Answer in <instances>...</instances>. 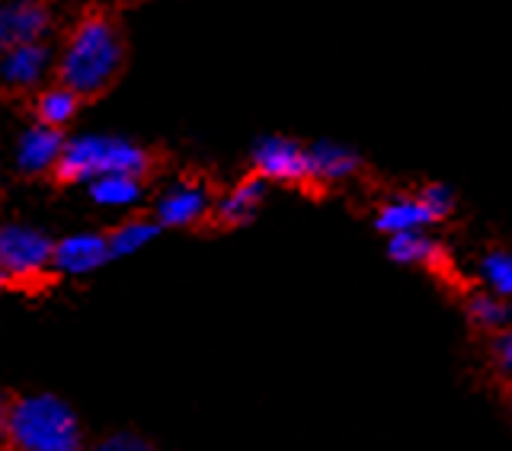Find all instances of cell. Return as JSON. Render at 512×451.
<instances>
[{"label": "cell", "mask_w": 512, "mask_h": 451, "mask_svg": "<svg viewBox=\"0 0 512 451\" xmlns=\"http://www.w3.org/2000/svg\"><path fill=\"white\" fill-rule=\"evenodd\" d=\"M122 61L125 42L119 26L106 13H87L64 39L55 68L61 84L84 100V96H100L119 77Z\"/></svg>", "instance_id": "obj_1"}, {"label": "cell", "mask_w": 512, "mask_h": 451, "mask_svg": "<svg viewBox=\"0 0 512 451\" xmlns=\"http://www.w3.org/2000/svg\"><path fill=\"white\" fill-rule=\"evenodd\" d=\"M7 439L23 451H77L84 442L77 413L55 394H29L10 404Z\"/></svg>", "instance_id": "obj_2"}, {"label": "cell", "mask_w": 512, "mask_h": 451, "mask_svg": "<svg viewBox=\"0 0 512 451\" xmlns=\"http://www.w3.org/2000/svg\"><path fill=\"white\" fill-rule=\"evenodd\" d=\"M151 167V157L141 144L119 135H77L64 138V151L58 157V180L64 183H90L103 173H138L144 176Z\"/></svg>", "instance_id": "obj_3"}, {"label": "cell", "mask_w": 512, "mask_h": 451, "mask_svg": "<svg viewBox=\"0 0 512 451\" xmlns=\"http://www.w3.org/2000/svg\"><path fill=\"white\" fill-rule=\"evenodd\" d=\"M55 240L29 224H0V269L7 282H32L52 269Z\"/></svg>", "instance_id": "obj_4"}, {"label": "cell", "mask_w": 512, "mask_h": 451, "mask_svg": "<svg viewBox=\"0 0 512 451\" xmlns=\"http://www.w3.org/2000/svg\"><path fill=\"white\" fill-rule=\"evenodd\" d=\"M253 173L263 176L266 183H311L308 173V148L295 138L285 135H266L253 148Z\"/></svg>", "instance_id": "obj_5"}, {"label": "cell", "mask_w": 512, "mask_h": 451, "mask_svg": "<svg viewBox=\"0 0 512 451\" xmlns=\"http://www.w3.org/2000/svg\"><path fill=\"white\" fill-rule=\"evenodd\" d=\"M112 260L109 253V240L106 234L96 231H77L55 240L52 250V269L61 276H90V272H100Z\"/></svg>", "instance_id": "obj_6"}, {"label": "cell", "mask_w": 512, "mask_h": 451, "mask_svg": "<svg viewBox=\"0 0 512 451\" xmlns=\"http://www.w3.org/2000/svg\"><path fill=\"white\" fill-rule=\"evenodd\" d=\"M212 212V196L196 180H183L164 189V196L154 205V221L160 228H192Z\"/></svg>", "instance_id": "obj_7"}, {"label": "cell", "mask_w": 512, "mask_h": 451, "mask_svg": "<svg viewBox=\"0 0 512 451\" xmlns=\"http://www.w3.org/2000/svg\"><path fill=\"white\" fill-rule=\"evenodd\" d=\"M48 68H55V55L42 39L10 45L7 52H0V80L13 90L36 87Z\"/></svg>", "instance_id": "obj_8"}, {"label": "cell", "mask_w": 512, "mask_h": 451, "mask_svg": "<svg viewBox=\"0 0 512 451\" xmlns=\"http://www.w3.org/2000/svg\"><path fill=\"white\" fill-rule=\"evenodd\" d=\"M52 29V13L42 0H10L0 4V52H7L10 45L45 39Z\"/></svg>", "instance_id": "obj_9"}, {"label": "cell", "mask_w": 512, "mask_h": 451, "mask_svg": "<svg viewBox=\"0 0 512 451\" xmlns=\"http://www.w3.org/2000/svg\"><path fill=\"white\" fill-rule=\"evenodd\" d=\"M61 151H64L61 128L36 122L20 135V141H16V167H20V173H26V176L55 173Z\"/></svg>", "instance_id": "obj_10"}, {"label": "cell", "mask_w": 512, "mask_h": 451, "mask_svg": "<svg viewBox=\"0 0 512 451\" xmlns=\"http://www.w3.org/2000/svg\"><path fill=\"white\" fill-rule=\"evenodd\" d=\"M266 189L269 183L263 180V176H244L240 183H234L224 196L218 199L215 205V218L221 224H228V228H240V224H247L256 218V212L263 208L266 202Z\"/></svg>", "instance_id": "obj_11"}, {"label": "cell", "mask_w": 512, "mask_h": 451, "mask_svg": "<svg viewBox=\"0 0 512 451\" xmlns=\"http://www.w3.org/2000/svg\"><path fill=\"white\" fill-rule=\"evenodd\" d=\"M359 167H362V157H359V151H352L349 144L317 141L308 148L311 183H343L349 176H356Z\"/></svg>", "instance_id": "obj_12"}, {"label": "cell", "mask_w": 512, "mask_h": 451, "mask_svg": "<svg viewBox=\"0 0 512 451\" xmlns=\"http://www.w3.org/2000/svg\"><path fill=\"white\" fill-rule=\"evenodd\" d=\"M144 176L138 173H103L93 176L87 183L90 199L100 208H112V212H125V208H135L144 199Z\"/></svg>", "instance_id": "obj_13"}, {"label": "cell", "mask_w": 512, "mask_h": 451, "mask_svg": "<svg viewBox=\"0 0 512 451\" xmlns=\"http://www.w3.org/2000/svg\"><path fill=\"white\" fill-rule=\"evenodd\" d=\"M436 224L429 215V208L420 202V196H397L388 199L375 215V228L388 237V234H400V231H416V228H429Z\"/></svg>", "instance_id": "obj_14"}, {"label": "cell", "mask_w": 512, "mask_h": 451, "mask_svg": "<svg viewBox=\"0 0 512 451\" xmlns=\"http://www.w3.org/2000/svg\"><path fill=\"white\" fill-rule=\"evenodd\" d=\"M388 256L400 266H436L442 263V244L426 228L388 234Z\"/></svg>", "instance_id": "obj_15"}, {"label": "cell", "mask_w": 512, "mask_h": 451, "mask_svg": "<svg viewBox=\"0 0 512 451\" xmlns=\"http://www.w3.org/2000/svg\"><path fill=\"white\" fill-rule=\"evenodd\" d=\"M464 311H468V320L474 327L487 330V333H500L506 327H512V298H500L487 292V288H480L468 298L464 304Z\"/></svg>", "instance_id": "obj_16"}, {"label": "cell", "mask_w": 512, "mask_h": 451, "mask_svg": "<svg viewBox=\"0 0 512 451\" xmlns=\"http://www.w3.org/2000/svg\"><path fill=\"white\" fill-rule=\"evenodd\" d=\"M164 231L157 221H144V218H132V221H122L116 231L106 234L109 240V253L112 260H119V256H135L141 250H148L157 234Z\"/></svg>", "instance_id": "obj_17"}, {"label": "cell", "mask_w": 512, "mask_h": 451, "mask_svg": "<svg viewBox=\"0 0 512 451\" xmlns=\"http://www.w3.org/2000/svg\"><path fill=\"white\" fill-rule=\"evenodd\" d=\"M77 109H80V96L71 87H64V84L42 90L39 100H36V116H39V122L55 125V128L68 125L77 116Z\"/></svg>", "instance_id": "obj_18"}, {"label": "cell", "mask_w": 512, "mask_h": 451, "mask_svg": "<svg viewBox=\"0 0 512 451\" xmlns=\"http://www.w3.org/2000/svg\"><path fill=\"white\" fill-rule=\"evenodd\" d=\"M477 279L487 292L500 298H512V250H490L480 256Z\"/></svg>", "instance_id": "obj_19"}, {"label": "cell", "mask_w": 512, "mask_h": 451, "mask_svg": "<svg viewBox=\"0 0 512 451\" xmlns=\"http://www.w3.org/2000/svg\"><path fill=\"white\" fill-rule=\"evenodd\" d=\"M416 196H420V202L429 208L432 221H445V218L458 208L455 189H452V186H445V183H429V186H423L420 192H416Z\"/></svg>", "instance_id": "obj_20"}, {"label": "cell", "mask_w": 512, "mask_h": 451, "mask_svg": "<svg viewBox=\"0 0 512 451\" xmlns=\"http://www.w3.org/2000/svg\"><path fill=\"white\" fill-rule=\"evenodd\" d=\"M490 352H493L496 365H500V372H503L506 378H512V327H506V330H500V333H493Z\"/></svg>", "instance_id": "obj_21"}, {"label": "cell", "mask_w": 512, "mask_h": 451, "mask_svg": "<svg viewBox=\"0 0 512 451\" xmlns=\"http://www.w3.org/2000/svg\"><path fill=\"white\" fill-rule=\"evenodd\" d=\"M144 442L141 436H135V432H112L109 439H103V451H144Z\"/></svg>", "instance_id": "obj_22"}, {"label": "cell", "mask_w": 512, "mask_h": 451, "mask_svg": "<svg viewBox=\"0 0 512 451\" xmlns=\"http://www.w3.org/2000/svg\"><path fill=\"white\" fill-rule=\"evenodd\" d=\"M7 416H10V404H7V397L0 394V442L7 439Z\"/></svg>", "instance_id": "obj_23"}, {"label": "cell", "mask_w": 512, "mask_h": 451, "mask_svg": "<svg viewBox=\"0 0 512 451\" xmlns=\"http://www.w3.org/2000/svg\"><path fill=\"white\" fill-rule=\"evenodd\" d=\"M4 282H7V276H4V269H0V288H4Z\"/></svg>", "instance_id": "obj_24"}]
</instances>
